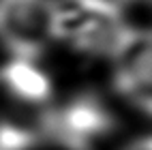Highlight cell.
<instances>
[{
  "mask_svg": "<svg viewBox=\"0 0 152 150\" xmlns=\"http://www.w3.org/2000/svg\"><path fill=\"white\" fill-rule=\"evenodd\" d=\"M37 122L43 142L62 150H94L118 127L114 109L94 92H77L62 103H52Z\"/></svg>",
  "mask_w": 152,
  "mask_h": 150,
  "instance_id": "cell-2",
  "label": "cell"
},
{
  "mask_svg": "<svg viewBox=\"0 0 152 150\" xmlns=\"http://www.w3.org/2000/svg\"><path fill=\"white\" fill-rule=\"evenodd\" d=\"M129 26L120 0H52L54 45L73 54L109 58Z\"/></svg>",
  "mask_w": 152,
  "mask_h": 150,
  "instance_id": "cell-1",
  "label": "cell"
},
{
  "mask_svg": "<svg viewBox=\"0 0 152 150\" xmlns=\"http://www.w3.org/2000/svg\"><path fill=\"white\" fill-rule=\"evenodd\" d=\"M120 150H152V144H150L148 135H139L135 139H131V142H126Z\"/></svg>",
  "mask_w": 152,
  "mask_h": 150,
  "instance_id": "cell-6",
  "label": "cell"
},
{
  "mask_svg": "<svg viewBox=\"0 0 152 150\" xmlns=\"http://www.w3.org/2000/svg\"><path fill=\"white\" fill-rule=\"evenodd\" d=\"M122 2H126V4H137V2H144V4H148V0H122Z\"/></svg>",
  "mask_w": 152,
  "mask_h": 150,
  "instance_id": "cell-7",
  "label": "cell"
},
{
  "mask_svg": "<svg viewBox=\"0 0 152 150\" xmlns=\"http://www.w3.org/2000/svg\"><path fill=\"white\" fill-rule=\"evenodd\" d=\"M0 92L15 105L43 112L54 103L56 88L41 60L7 56L0 64Z\"/></svg>",
  "mask_w": 152,
  "mask_h": 150,
  "instance_id": "cell-5",
  "label": "cell"
},
{
  "mask_svg": "<svg viewBox=\"0 0 152 150\" xmlns=\"http://www.w3.org/2000/svg\"><path fill=\"white\" fill-rule=\"evenodd\" d=\"M52 45V0H0V47L7 56L41 60Z\"/></svg>",
  "mask_w": 152,
  "mask_h": 150,
  "instance_id": "cell-4",
  "label": "cell"
},
{
  "mask_svg": "<svg viewBox=\"0 0 152 150\" xmlns=\"http://www.w3.org/2000/svg\"><path fill=\"white\" fill-rule=\"evenodd\" d=\"M111 86L118 99L141 116L152 109V45L146 26H129L109 54Z\"/></svg>",
  "mask_w": 152,
  "mask_h": 150,
  "instance_id": "cell-3",
  "label": "cell"
}]
</instances>
